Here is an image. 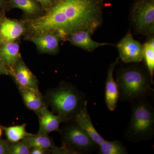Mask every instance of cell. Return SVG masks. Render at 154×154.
Instances as JSON below:
<instances>
[{
	"label": "cell",
	"instance_id": "6da1fadb",
	"mask_svg": "<svg viewBox=\"0 0 154 154\" xmlns=\"http://www.w3.org/2000/svg\"><path fill=\"white\" fill-rule=\"evenodd\" d=\"M103 1L56 0L40 17L24 19L27 28L25 35L53 32L61 40H66L80 30H89L93 34L102 22Z\"/></svg>",
	"mask_w": 154,
	"mask_h": 154
},
{
	"label": "cell",
	"instance_id": "7a4b0ae2",
	"mask_svg": "<svg viewBox=\"0 0 154 154\" xmlns=\"http://www.w3.org/2000/svg\"><path fill=\"white\" fill-rule=\"evenodd\" d=\"M54 113L68 121L73 120L84 106L88 105L85 95L73 85L62 82L57 87L49 89L44 96Z\"/></svg>",
	"mask_w": 154,
	"mask_h": 154
},
{
	"label": "cell",
	"instance_id": "3957f363",
	"mask_svg": "<svg viewBox=\"0 0 154 154\" xmlns=\"http://www.w3.org/2000/svg\"><path fill=\"white\" fill-rule=\"evenodd\" d=\"M116 81L121 101L135 103L146 99L152 92L150 78L138 67L121 69L116 74Z\"/></svg>",
	"mask_w": 154,
	"mask_h": 154
},
{
	"label": "cell",
	"instance_id": "277c9868",
	"mask_svg": "<svg viewBox=\"0 0 154 154\" xmlns=\"http://www.w3.org/2000/svg\"><path fill=\"white\" fill-rule=\"evenodd\" d=\"M132 104L131 120L125 131V138L134 143L152 139L154 135L152 105L146 99Z\"/></svg>",
	"mask_w": 154,
	"mask_h": 154
},
{
	"label": "cell",
	"instance_id": "5b68a950",
	"mask_svg": "<svg viewBox=\"0 0 154 154\" xmlns=\"http://www.w3.org/2000/svg\"><path fill=\"white\" fill-rule=\"evenodd\" d=\"M60 129L62 146L72 154L90 152L97 144L74 120H70Z\"/></svg>",
	"mask_w": 154,
	"mask_h": 154
},
{
	"label": "cell",
	"instance_id": "8992f818",
	"mask_svg": "<svg viewBox=\"0 0 154 154\" xmlns=\"http://www.w3.org/2000/svg\"><path fill=\"white\" fill-rule=\"evenodd\" d=\"M132 19L137 30L146 34L154 31V0H140L132 11Z\"/></svg>",
	"mask_w": 154,
	"mask_h": 154
},
{
	"label": "cell",
	"instance_id": "52a82bcc",
	"mask_svg": "<svg viewBox=\"0 0 154 154\" xmlns=\"http://www.w3.org/2000/svg\"><path fill=\"white\" fill-rule=\"evenodd\" d=\"M119 54L125 63H139L143 59V46L128 33L116 45Z\"/></svg>",
	"mask_w": 154,
	"mask_h": 154
},
{
	"label": "cell",
	"instance_id": "ba28073f",
	"mask_svg": "<svg viewBox=\"0 0 154 154\" xmlns=\"http://www.w3.org/2000/svg\"><path fill=\"white\" fill-rule=\"evenodd\" d=\"M25 38L33 42L38 52L55 54L59 51L60 37L55 33L45 32L33 34H25Z\"/></svg>",
	"mask_w": 154,
	"mask_h": 154
},
{
	"label": "cell",
	"instance_id": "9c48e42d",
	"mask_svg": "<svg viewBox=\"0 0 154 154\" xmlns=\"http://www.w3.org/2000/svg\"><path fill=\"white\" fill-rule=\"evenodd\" d=\"M9 75L12 77L18 88L39 89L38 79L26 65L22 57L9 70Z\"/></svg>",
	"mask_w": 154,
	"mask_h": 154
},
{
	"label": "cell",
	"instance_id": "30bf717a",
	"mask_svg": "<svg viewBox=\"0 0 154 154\" xmlns=\"http://www.w3.org/2000/svg\"><path fill=\"white\" fill-rule=\"evenodd\" d=\"M27 32L24 19H9L5 17L0 22V35L4 42L18 40Z\"/></svg>",
	"mask_w": 154,
	"mask_h": 154
},
{
	"label": "cell",
	"instance_id": "8fae6325",
	"mask_svg": "<svg viewBox=\"0 0 154 154\" xmlns=\"http://www.w3.org/2000/svg\"><path fill=\"white\" fill-rule=\"evenodd\" d=\"M39 122V128L37 134L48 135L53 131H60V125L62 123L68 122L63 116L54 114L48 108H44L37 114Z\"/></svg>",
	"mask_w": 154,
	"mask_h": 154
},
{
	"label": "cell",
	"instance_id": "7c38bea8",
	"mask_svg": "<svg viewBox=\"0 0 154 154\" xmlns=\"http://www.w3.org/2000/svg\"><path fill=\"white\" fill-rule=\"evenodd\" d=\"M119 58L111 63L107 70V79L105 82V102L108 110L113 112L117 107V102L119 99V91L116 81L113 76V72Z\"/></svg>",
	"mask_w": 154,
	"mask_h": 154
},
{
	"label": "cell",
	"instance_id": "4fadbf2b",
	"mask_svg": "<svg viewBox=\"0 0 154 154\" xmlns=\"http://www.w3.org/2000/svg\"><path fill=\"white\" fill-rule=\"evenodd\" d=\"M18 89L25 106L36 115L42 109L48 107L44 96L39 89L22 87H19Z\"/></svg>",
	"mask_w": 154,
	"mask_h": 154
},
{
	"label": "cell",
	"instance_id": "5bb4252c",
	"mask_svg": "<svg viewBox=\"0 0 154 154\" xmlns=\"http://www.w3.org/2000/svg\"><path fill=\"white\" fill-rule=\"evenodd\" d=\"M92 33L88 30H82L72 33L68 36L66 40L77 47L86 51L92 52L101 46L110 45L107 43H100L91 38Z\"/></svg>",
	"mask_w": 154,
	"mask_h": 154
},
{
	"label": "cell",
	"instance_id": "9a60e30c",
	"mask_svg": "<svg viewBox=\"0 0 154 154\" xmlns=\"http://www.w3.org/2000/svg\"><path fill=\"white\" fill-rule=\"evenodd\" d=\"M87 106L88 105L82 108L76 115L73 120L85 131L94 142L99 146L102 144L105 140L95 129L89 115Z\"/></svg>",
	"mask_w": 154,
	"mask_h": 154
},
{
	"label": "cell",
	"instance_id": "2e32d148",
	"mask_svg": "<svg viewBox=\"0 0 154 154\" xmlns=\"http://www.w3.org/2000/svg\"><path fill=\"white\" fill-rule=\"evenodd\" d=\"M9 10L18 8L22 10L26 17L25 19H35L44 14L42 7L35 0H8Z\"/></svg>",
	"mask_w": 154,
	"mask_h": 154
},
{
	"label": "cell",
	"instance_id": "e0dca14e",
	"mask_svg": "<svg viewBox=\"0 0 154 154\" xmlns=\"http://www.w3.org/2000/svg\"><path fill=\"white\" fill-rule=\"evenodd\" d=\"M30 148H38L44 149L48 153L59 154L60 147L55 145L52 138L48 135L34 134L26 137L22 140Z\"/></svg>",
	"mask_w": 154,
	"mask_h": 154
},
{
	"label": "cell",
	"instance_id": "ac0fdd59",
	"mask_svg": "<svg viewBox=\"0 0 154 154\" xmlns=\"http://www.w3.org/2000/svg\"><path fill=\"white\" fill-rule=\"evenodd\" d=\"M19 49L18 40L4 42L0 47V56L9 70L22 57Z\"/></svg>",
	"mask_w": 154,
	"mask_h": 154
},
{
	"label": "cell",
	"instance_id": "d6986e66",
	"mask_svg": "<svg viewBox=\"0 0 154 154\" xmlns=\"http://www.w3.org/2000/svg\"><path fill=\"white\" fill-rule=\"evenodd\" d=\"M26 123H24L16 126L2 127L9 142L15 143L22 140L26 137L33 134L27 132L26 130Z\"/></svg>",
	"mask_w": 154,
	"mask_h": 154
},
{
	"label": "cell",
	"instance_id": "ffe728a7",
	"mask_svg": "<svg viewBox=\"0 0 154 154\" xmlns=\"http://www.w3.org/2000/svg\"><path fill=\"white\" fill-rule=\"evenodd\" d=\"M100 154H126V148L123 144L118 140L107 141L99 146Z\"/></svg>",
	"mask_w": 154,
	"mask_h": 154
},
{
	"label": "cell",
	"instance_id": "44dd1931",
	"mask_svg": "<svg viewBox=\"0 0 154 154\" xmlns=\"http://www.w3.org/2000/svg\"><path fill=\"white\" fill-rule=\"evenodd\" d=\"M143 46V59H144L152 84L153 85L154 48L150 46L148 42L145 43Z\"/></svg>",
	"mask_w": 154,
	"mask_h": 154
},
{
	"label": "cell",
	"instance_id": "7402d4cb",
	"mask_svg": "<svg viewBox=\"0 0 154 154\" xmlns=\"http://www.w3.org/2000/svg\"><path fill=\"white\" fill-rule=\"evenodd\" d=\"M11 154H30L31 148L25 142L21 140L15 143H10Z\"/></svg>",
	"mask_w": 154,
	"mask_h": 154
},
{
	"label": "cell",
	"instance_id": "603a6c76",
	"mask_svg": "<svg viewBox=\"0 0 154 154\" xmlns=\"http://www.w3.org/2000/svg\"><path fill=\"white\" fill-rule=\"evenodd\" d=\"M10 143L8 140H0V154H11Z\"/></svg>",
	"mask_w": 154,
	"mask_h": 154
},
{
	"label": "cell",
	"instance_id": "cb8c5ba5",
	"mask_svg": "<svg viewBox=\"0 0 154 154\" xmlns=\"http://www.w3.org/2000/svg\"><path fill=\"white\" fill-rule=\"evenodd\" d=\"M42 7L45 12L53 5L56 0H35Z\"/></svg>",
	"mask_w": 154,
	"mask_h": 154
},
{
	"label": "cell",
	"instance_id": "d4e9b609",
	"mask_svg": "<svg viewBox=\"0 0 154 154\" xmlns=\"http://www.w3.org/2000/svg\"><path fill=\"white\" fill-rule=\"evenodd\" d=\"M8 3L7 0H0V13L5 14L7 11H9Z\"/></svg>",
	"mask_w": 154,
	"mask_h": 154
},
{
	"label": "cell",
	"instance_id": "484cf974",
	"mask_svg": "<svg viewBox=\"0 0 154 154\" xmlns=\"http://www.w3.org/2000/svg\"><path fill=\"white\" fill-rule=\"evenodd\" d=\"M10 72L4 61L0 56V75H9Z\"/></svg>",
	"mask_w": 154,
	"mask_h": 154
},
{
	"label": "cell",
	"instance_id": "4316f807",
	"mask_svg": "<svg viewBox=\"0 0 154 154\" xmlns=\"http://www.w3.org/2000/svg\"><path fill=\"white\" fill-rule=\"evenodd\" d=\"M30 154H48L46 151L38 148H31L30 152Z\"/></svg>",
	"mask_w": 154,
	"mask_h": 154
},
{
	"label": "cell",
	"instance_id": "83f0119b",
	"mask_svg": "<svg viewBox=\"0 0 154 154\" xmlns=\"http://www.w3.org/2000/svg\"><path fill=\"white\" fill-rule=\"evenodd\" d=\"M5 17V14H2V13H0V22H1L2 19Z\"/></svg>",
	"mask_w": 154,
	"mask_h": 154
},
{
	"label": "cell",
	"instance_id": "f1b7e54d",
	"mask_svg": "<svg viewBox=\"0 0 154 154\" xmlns=\"http://www.w3.org/2000/svg\"><path fill=\"white\" fill-rule=\"evenodd\" d=\"M3 42H4V41H3L2 38V36L0 35V47H1L2 45L3 44Z\"/></svg>",
	"mask_w": 154,
	"mask_h": 154
},
{
	"label": "cell",
	"instance_id": "f546056e",
	"mask_svg": "<svg viewBox=\"0 0 154 154\" xmlns=\"http://www.w3.org/2000/svg\"><path fill=\"white\" fill-rule=\"evenodd\" d=\"M2 128L1 125H0V137L2 136Z\"/></svg>",
	"mask_w": 154,
	"mask_h": 154
}]
</instances>
